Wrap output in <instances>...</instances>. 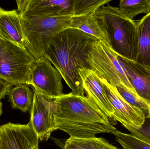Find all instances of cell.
Segmentation results:
<instances>
[{
  "mask_svg": "<svg viewBox=\"0 0 150 149\" xmlns=\"http://www.w3.org/2000/svg\"><path fill=\"white\" fill-rule=\"evenodd\" d=\"M53 115L57 130L71 137L91 138L101 133L113 134L117 130L116 121L96 104L86 96L72 92L53 99Z\"/></svg>",
  "mask_w": 150,
  "mask_h": 149,
  "instance_id": "obj_1",
  "label": "cell"
},
{
  "mask_svg": "<svg viewBox=\"0 0 150 149\" xmlns=\"http://www.w3.org/2000/svg\"><path fill=\"white\" fill-rule=\"evenodd\" d=\"M98 40L95 37L77 29L68 28L58 33L46 50L45 57L59 72L75 95L84 96L79 69L91 70L87 62L88 53Z\"/></svg>",
  "mask_w": 150,
  "mask_h": 149,
  "instance_id": "obj_2",
  "label": "cell"
},
{
  "mask_svg": "<svg viewBox=\"0 0 150 149\" xmlns=\"http://www.w3.org/2000/svg\"><path fill=\"white\" fill-rule=\"evenodd\" d=\"M93 16L107 36L112 50L119 57L137 62L138 38L136 22L124 15L119 8L109 4L95 11Z\"/></svg>",
  "mask_w": 150,
  "mask_h": 149,
  "instance_id": "obj_3",
  "label": "cell"
},
{
  "mask_svg": "<svg viewBox=\"0 0 150 149\" xmlns=\"http://www.w3.org/2000/svg\"><path fill=\"white\" fill-rule=\"evenodd\" d=\"M71 16L21 17L28 43L27 50L35 59L45 57L52 39L61 31L70 28Z\"/></svg>",
  "mask_w": 150,
  "mask_h": 149,
  "instance_id": "obj_4",
  "label": "cell"
},
{
  "mask_svg": "<svg viewBox=\"0 0 150 149\" xmlns=\"http://www.w3.org/2000/svg\"><path fill=\"white\" fill-rule=\"evenodd\" d=\"M87 62L91 70L99 78L113 86L123 85L137 94L118 55L103 42L98 40L93 44L88 53Z\"/></svg>",
  "mask_w": 150,
  "mask_h": 149,
  "instance_id": "obj_5",
  "label": "cell"
},
{
  "mask_svg": "<svg viewBox=\"0 0 150 149\" xmlns=\"http://www.w3.org/2000/svg\"><path fill=\"white\" fill-rule=\"evenodd\" d=\"M35 60L26 49L0 39V78L12 86L27 84Z\"/></svg>",
  "mask_w": 150,
  "mask_h": 149,
  "instance_id": "obj_6",
  "label": "cell"
},
{
  "mask_svg": "<svg viewBox=\"0 0 150 149\" xmlns=\"http://www.w3.org/2000/svg\"><path fill=\"white\" fill-rule=\"evenodd\" d=\"M62 79L59 72L44 57L35 59L27 85L43 97L54 99L64 94Z\"/></svg>",
  "mask_w": 150,
  "mask_h": 149,
  "instance_id": "obj_7",
  "label": "cell"
},
{
  "mask_svg": "<svg viewBox=\"0 0 150 149\" xmlns=\"http://www.w3.org/2000/svg\"><path fill=\"white\" fill-rule=\"evenodd\" d=\"M34 91L29 124L40 141L49 139L54 131L57 130L53 115V99L45 98Z\"/></svg>",
  "mask_w": 150,
  "mask_h": 149,
  "instance_id": "obj_8",
  "label": "cell"
},
{
  "mask_svg": "<svg viewBox=\"0 0 150 149\" xmlns=\"http://www.w3.org/2000/svg\"><path fill=\"white\" fill-rule=\"evenodd\" d=\"M39 140L29 123L0 126V149H39Z\"/></svg>",
  "mask_w": 150,
  "mask_h": 149,
  "instance_id": "obj_9",
  "label": "cell"
},
{
  "mask_svg": "<svg viewBox=\"0 0 150 149\" xmlns=\"http://www.w3.org/2000/svg\"><path fill=\"white\" fill-rule=\"evenodd\" d=\"M99 78L114 111L113 119L122 125L127 124L134 127H141L144 125L146 118L144 112L129 104L120 95L116 87Z\"/></svg>",
  "mask_w": 150,
  "mask_h": 149,
  "instance_id": "obj_10",
  "label": "cell"
},
{
  "mask_svg": "<svg viewBox=\"0 0 150 149\" xmlns=\"http://www.w3.org/2000/svg\"><path fill=\"white\" fill-rule=\"evenodd\" d=\"M74 0H28L21 17H72Z\"/></svg>",
  "mask_w": 150,
  "mask_h": 149,
  "instance_id": "obj_11",
  "label": "cell"
},
{
  "mask_svg": "<svg viewBox=\"0 0 150 149\" xmlns=\"http://www.w3.org/2000/svg\"><path fill=\"white\" fill-rule=\"evenodd\" d=\"M78 72L86 97L101 108L108 117L113 119L114 111L98 76L92 70L86 68H79Z\"/></svg>",
  "mask_w": 150,
  "mask_h": 149,
  "instance_id": "obj_12",
  "label": "cell"
},
{
  "mask_svg": "<svg viewBox=\"0 0 150 149\" xmlns=\"http://www.w3.org/2000/svg\"><path fill=\"white\" fill-rule=\"evenodd\" d=\"M138 97L150 106V67L118 56Z\"/></svg>",
  "mask_w": 150,
  "mask_h": 149,
  "instance_id": "obj_13",
  "label": "cell"
},
{
  "mask_svg": "<svg viewBox=\"0 0 150 149\" xmlns=\"http://www.w3.org/2000/svg\"><path fill=\"white\" fill-rule=\"evenodd\" d=\"M0 39L27 50V39L19 13L16 10L0 9Z\"/></svg>",
  "mask_w": 150,
  "mask_h": 149,
  "instance_id": "obj_14",
  "label": "cell"
},
{
  "mask_svg": "<svg viewBox=\"0 0 150 149\" xmlns=\"http://www.w3.org/2000/svg\"><path fill=\"white\" fill-rule=\"evenodd\" d=\"M94 13L91 12L83 15L72 16L70 28L77 29L86 34L93 36L109 47L108 38L101 29L93 16Z\"/></svg>",
  "mask_w": 150,
  "mask_h": 149,
  "instance_id": "obj_15",
  "label": "cell"
},
{
  "mask_svg": "<svg viewBox=\"0 0 150 149\" xmlns=\"http://www.w3.org/2000/svg\"><path fill=\"white\" fill-rule=\"evenodd\" d=\"M136 22L138 38L137 62L150 67V13Z\"/></svg>",
  "mask_w": 150,
  "mask_h": 149,
  "instance_id": "obj_16",
  "label": "cell"
},
{
  "mask_svg": "<svg viewBox=\"0 0 150 149\" xmlns=\"http://www.w3.org/2000/svg\"><path fill=\"white\" fill-rule=\"evenodd\" d=\"M9 99L14 109L24 113L30 111L33 102L34 91L27 84H19L12 88L8 94Z\"/></svg>",
  "mask_w": 150,
  "mask_h": 149,
  "instance_id": "obj_17",
  "label": "cell"
},
{
  "mask_svg": "<svg viewBox=\"0 0 150 149\" xmlns=\"http://www.w3.org/2000/svg\"><path fill=\"white\" fill-rule=\"evenodd\" d=\"M63 149H119L103 138H79L70 137Z\"/></svg>",
  "mask_w": 150,
  "mask_h": 149,
  "instance_id": "obj_18",
  "label": "cell"
},
{
  "mask_svg": "<svg viewBox=\"0 0 150 149\" xmlns=\"http://www.w3.org/2000/svg\"><path fill=\"white\" fill-rule=\"evenodd\" d=\"M119 6L121 12L130 20L139 14L150 13V0H121Z\"/></svg>",
  "mask_w": 150,
  "mask_h": 149,
  "instance_id": "obj_19",
  "label": "cell"
},
{
  "mask_svg": "<svg viewBox=\"0 0 150 149\" xmlns=\"http://www.w3.org/2000/svg\"><path fill=\"white\" fill-rule=\"evenodd\" d=\"M112 0H74L73 16L83 15L95 12Z\"/></svg>",
  "mask_w": 150,
  "mask_h": 149,
  "instance_id": "obj_20",
  "label": "cell"
},
{
  "mask_svg": "<svg viewBox=\"0 0 150 149\" xmlns=\"http://www.w3.org/2000/svg\"><path fill=\"white\" fill-rule=\"evenodd\" d=\"M116 87L120 95L129 104L142 110L145 115L146 118H149L150 110L149 105L125 86L122 85Z\"/></svg>",
  "mask_w": 150,
  "mask_h": 149,
  "instance_id": "obj_21",
  "label": "cell"
},
{
  "mask_svg": "<svg viewBox=\"0 0 150 149\" xmlns=\"http://www.w3.org/2000/svg\"><path fill=\"white\" fill-rule=\"evenodd\" d=\"M113 134L123 149H150V144L141 141L131 134L116 130Z\"/></svg>",
  "mask_w": 150,
  "mask_h": 149,
  "instance_id": "obj_22",
  "label": "cell"
},
{
  "mask_svg": "<svg viewBox=\"0 0 150 149\" xmlns=\"http://www.w3.org/2000/svg\"><path fill=\"white\" fill-rule=\"evenodd\" d=\"M122 125L129 131L132 135L150 144V124L148 125L144 124L139 128L134 127L127 124Z\"/></svg>",
  "mask_w": 150,
  "mask_h": 149,
  "instance_id": "obj_23",
  "label": "cell"
},
{
  "mask_svg": "<svg viewBox=\"0 0 150 149\" xmlns=\"http://www.w3.org/2000/svg\"><path fill=\"white\" fill-rule=\"evenodd\" d=\"M11 88V85L0 78V100L8 95Z\"/></svg>",
  "mask_w": 150,
  "mask_h": 149,
  "instance_id": "obj_24",
  "label": "cell"
},
{
  "mask_svg": "<svg viewBox=\"0 0 150 149\" xmlns=\"http://www.w3.org/2000/svg\"><path fill=\"white\" fill-rule=\"evenodd\" d=\"M28 0H18L16 1L19 13H21L25 8Z\"/></svg>",
  "mask_w": 150,
  "mask_h": 149,
  "instance_id": "obj_25",
  "label": "cell"
},
{
  "mask_svg": "<svg viewBox=\"0 0 150 149\" xmlns=\"http://www.w3.org/2000/svg\"><path fill=\"white\" fill-rule=\"evenodd\" d=\"M2 113V104L1 101V100H0V117H1Z\"/></svg>",
  "mask_w": 150,
  "mask_h": 149,
  "instance_id": "obj_26",
  "label": "cell"
},
{
  "mask_svg": "<svg viewBox=\"0 0 150 149\" xmlns=\"http://www.w3.org/2000/svg\"><path fill=\"white\" fill-rule=\"evenodd\" d=\"M149 118L150 119V112H149Z\"/></svg>",
  "mask_w": 150,
  "mask_h": 149,
  "instance_id": "obj_27",
  "label": "cell"
},
{
  "mask_svg": "<svg viewBox=\"0 0 150 149\" xmlns=\"http://www.w3.org/2000/svg\"><path fill=\"white\" fill-rule=\"evenodd\" d=\"M1 7H0V9H1Z\"/></svg>",
  "mask_w": 150,
  "mask_h": 149,
  "instance_id": "obj_28",
  "label": "cell"
}]
</instances>
